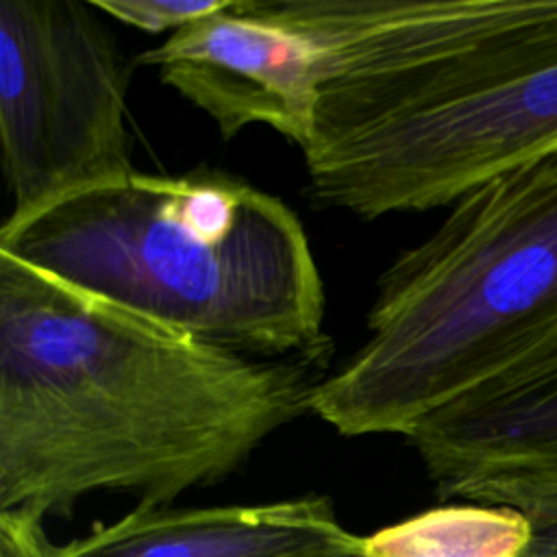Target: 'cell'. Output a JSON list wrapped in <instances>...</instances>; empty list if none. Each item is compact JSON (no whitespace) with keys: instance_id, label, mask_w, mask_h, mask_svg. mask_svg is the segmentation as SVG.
Listing matches in <instances>:
<instances>
[{"instance_id":"cell-10","label":"cell","mask_w":557,"mask_h":557,"mask_svg":"<svg viewBox=\"0 0 557 557\" xmlns=\"http://www.w3.org/2000/svg\"><path fill=\"white\" fill-rule=\"evenodd\" d=\"M109 15L137 30L161 35L176 33L202 17L222 11L228 0H89Z\"/></svg>"},{"instance_id":"cell-8","label":"cell","mask_w":557,"mask_h":557,"mask_svg":"<svg viewBox=\"0 0 557 557\" xmlns=\"http://www.w3.org/2000/svg\"><path fill=\"white\" fill-rule=\"evenodd\" d=\"M352 537L326 496L215 507L139 505L54 546L52 557H302Z\"/></svg>"},{"instance_id":"cell-6","label":"cell","mask_w":557,"mask_h":557,"mask_svg":"<svg viewBox=\"0 0 557 557\" xmlns=\"http://www.w3.org/2000/svg\"><path fill=\"white\" fill-rule=\"evenodd\" d=\"M161 83L205 111L224 139L252 124L309 141L322 63L309 35L274 0L228 4L137 57Z\"/></svg>"},{"instance_id":"cell-1","label":"cell","mask_w":557,"mask_h":557,"mask_svg":"<svg viewBox=\"0 0 557 557\" xmlns=\"http://www.w3.org/2000/svg\"><path fill=\"white\" fill-rule=\"evenodd\" d=\"M322 363L205 344L0 252V511L168 507L311 411Z\"/></svg>"},{"instance_id":"cell-5","label":"cell","mask_w":557,"mask_h":557,"mask_svg":"<svg viewBox=\"0 0 557 557\" xmlns=\"http://www.w3.org/2000/svg\"><path fill=\"white\" fill-rule=\"evenodd\" d=\"M0 144L9 215L135 170L126 67L89 0H0Z\"/></svg>"},{"instance_id":"cell-11","label":"cell","mask_w":557,"mask_h":557,"mask_svg":"<svg viewBox=\"0 0 557 557\" xmlns=\"http://www.w3.org/2000/svg\"><path fill=\"white\" fill-rule=\"evenodd\" d=\"M41 520L28 511H0V557H52Z\"/></svg>"},{"instance_id":"cell-2","label":"cell","mask_w":557,"mask_h":557,"mask_svg":"<svg viewBox=\"0 0 557 557\" xmlns=\"http://www.w3.org/2000/svg\"><path fill=\"white\" fill-rule=\"evenodd\" d=\"M0 252L211 346L265 359L329 352L300 218L226 172L133 170L9 215Z\"/></svg>"},{"instance_id":"cell-7","label":"cell","mask_w":557,"mask_h":557,"mask_svg":"<svg viewBox=\"0 0 557 557\" xmlns=\"http://www.w3.org/2000/svg\"><path fill=\"white\" fill-rule=\"evenodd\" d=\"M407 442L442 498L557 524V355L483 383L420 418Z\"/></svg>"},{"instance_id":"cell-4","label":"cell","mask_w":557,"mask_h":557,"mask_svg":"<svg viewBox=\"0 0 557 557\" xmlns=\"http://www.w3.org/2000/svg\"><path fill=\"white\" fill-rule=\"evenodd\" d=\"M557 154V4L476 35L405 39L322 81L309 196L363 220L450 207Z\"/></svg>"},{"instance_id":"cell-9","label":"cell","mask_w":557,"mask_h":557,"mask_svg":"<svg viewBox=\"0 0 557 557\" xmlns=\"http://www.w3.org/2000/svg\"><path fill=\"white\" fill-rule=\"evenodd\" d=\"M368 557H524L533 524L509 507L442 505L361 537Z\"/></svg>"},{"instance_id":"cell-3","label":"cell","mask_w":557,"mask_h":557,"mask_svg":"<svg viewBox=\"0 0 557 557\" xmlns=\"http://www.w3.org/2000/svg\"><path fill=\"white\" fill-rule=\"evenodd\" d=\"M366 342L311 411L348 437L405 435L466 392L557 355V154L450 205L376 283Z\"/></svg>"},{"instance_id":"cell-12","label":"cell","mask_w":557,"mask_h":557,"mask_svg":"<svg viewBox=\"0 0 557 557\" xmlns=\"http://www.w3.org/2000/svg\"><path fill=\"white\" fill-rule=\"evenodd\" d=\"M302 557H368L363 550V542L361 535H355L350 542L333 546V548H324V550H315Z\"/></svg>"}]
</instances>
